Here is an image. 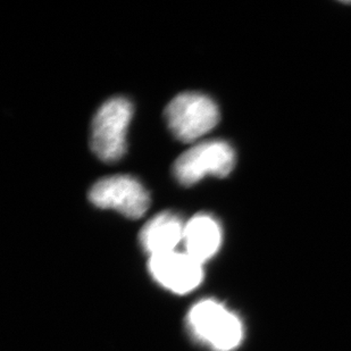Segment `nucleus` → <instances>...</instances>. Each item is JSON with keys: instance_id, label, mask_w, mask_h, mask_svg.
<instances>
[{"instance_id": "obj_5", "label": "nucleus", "mask_w": 351, "mask_h": 351, "mask_svg": "<svg viewBox=\"0 0 351 351\" xmlns=\"http://www.w3.org/2000/svg\"><path fill=\"white\" fill-rule=\"evenodd\" d=\"M189 322L195 335L216 350H232L243 335L239 318L214 300H204L193 306Z\"/></svg>"}, {"instance_id": "obj_4", "label": "nucleus", "mask_w": 351, "mask_h": 351, "mask_svg": "<svg viewBox=\"0 0 351 351\" xmlns=\"http://www.w3.org/2000/svg\"><path fill=\"white\" fill-rule=\"evenodd\" d=\"M90 202L104 209H114L129 219H140L150 206V195L143 183L131 176H107L89 191Z\"/></svg>"}, {"instance_id": "obj_8", "label": "nucleus", "mask_w": 351, "mask_h": 351, "mask_svg": "<svg viewBox=\"0 0 351 351\" xmlns=\"http://www.w3.org/2000/svg\"><path fill=\"white\" fill-rule=\"evenodd\" d=\"M222 238L219 223L208 214H198L184 226L182 242L186 254L204 264L219 252Z\"/></svg>"}, {"instance_id": "obj_2", "label": "nucleus", "mask_w": 351, "mask_h": 351, "mask_svg": "<svg viewBox=\"0 0 351 351\" xmlns=\"http://www.w3.org/2000/svg\"><path fill=\"white\" fill-rule=\"evenodd\" d=\"M165 119L176 139L190 143L200 139L217 125L219 110L208 96L184 93L171 100L166 107Z\"/></svg>"}, {"instance_id": "obj_7", "label": "nucleus", "mask_w": 351, "mask_h": 351, "mask_svg": "<svg viewBox=\"0 0 351 351\" xmlns=\"http://www.w3.org/2000/svg\"><path fill=\"white\" fill-rule=\"evenodd\" d=\"M184 226L182 219L174 213H160L145 224L140 232V242L150 256L176 252L183 241Z\"/></svg>"}, {"instance_id": "obj_3", "label": "nucleus", "mask_w": 351, "mask_h": 351, "mask_svg": "<svg viewBox=\"0 0 351 351\" xmlns=\"http://www.w3.org/2000/svg\"><path fill=\"white\" fill-rule=\"evenodd\" d=\"M235 166V152L223 140L197 143L176 159L173 166L176 179L183 186H193L207 176L226 178Z\"/></svg>"}, {"instance_id": "obj_6", "label": "nucleus", "mask_w": 351, "mask_h": 351, "mask_svg": "<svg viewBox=\"0 0 351 351\" xmlns=\"http://www.w3.org/2000/svg\"><path fill=\"white\" fill-rule=\"evenodd\" d=\"M150 273L158 283L176 293L193 291L202 281V263L186 252H172L152 256Z\"/></svg>"}, {"instance_id": "obj_1", "label": "nucleus", "mask_w": 351, "mask_h": 351, "mask_svg": "<svg viewBox=\"0 0 351 351\" xmlns=\"http://www.w3.org/2000/svg\"><path fill=\"white\" fill-rule=\"evenodd\" d=\"M132 115V104L123 97L107 100L97 112L91 126V149L103 162H115L124 156Z\"/></svg>"}]
</instances>
